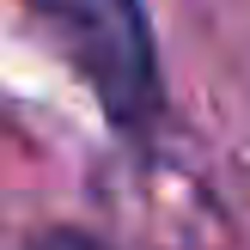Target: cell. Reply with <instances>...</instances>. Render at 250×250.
<instances>
[{
	"instance_id": "6da1fadb",
	"label": "cell",
	"mask_w": 250,
	"mask_h": 250,
	"mask_svg": "<svg viewBox=\"0 0 250 250\" xmlns=\"http://www.w3.org/2000/svg\"><path fill=\"white\" fill-rule=\"evenodd\" d=\"M49 24L61 55L73 61L85 85H92L98 110L122 141H146L159 128V49H153V19L146 0H19Z\"/></svg>"
},
{
	"instance_id": "7a4b0ae2",
	"label": "cell",
	"mask_w": 250,
	"mask_h": 250,
	"mask_svg": "<svg viewBox=\"0 0 250 250\" xmlns=\"http://www.w3.org/2000/svg\"><path fill=\"white\" fill-rule=\"evenodd\" d=\"M31 250H104L98 238H85V232H43Z\"/></svg>"
}]
</instances>
